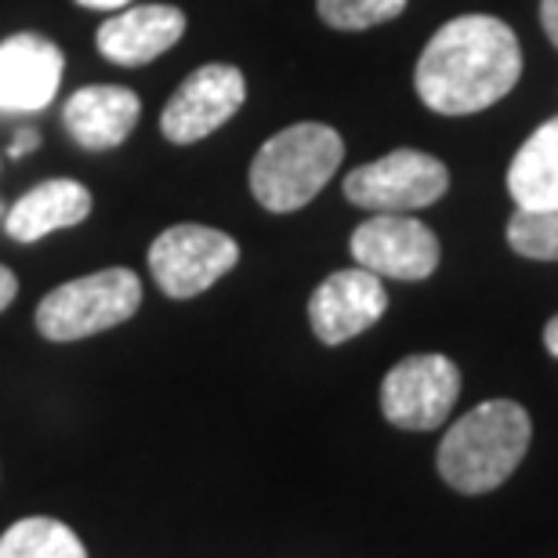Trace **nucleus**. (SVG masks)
<instances>
[{
    "label": "nucleus",
    "mask_w": 558,
    "mask_h": 558,
    "mask_svg": "<svg viewBox=\"0 0 558 558\" xmlns=\"http://www.w3.org/2000/svg\"><path fill=\"white\" fill-rule=\"evenodd\" d=\"M522 76V48L494 15L450 19L417 59V95L432 113L468 117L497 106Z\"/></svg>",
    "instance_id": "1"
},
{
    "label": "nucleus",
    "mask_w": 558,
    "mask_h": 558,
    "mask_svg": "<svg viewBox=\"0 0 558 558\" xmlns=\"http://www.w3.org/2000/svg\"><path fill=\"white\" fill-rule=\"evenodd\" d=\"M533 424L530 414L511 399H489L453 424L439 442L435 464L446 486L457 494L478 497L508 483L530 450Z\"/></svg>",
    "instance_id": "2"
},
{
    "label": "nucleus",
    "mask_w": 558,
    "mask_h": 558,
    "mask_svg": "<svg viewBox=\"0 0 558 558\" xmlns=\"http://www.w3.org/2000/svg\"><path fill=\"white\" fill-rule=\"evenodd\" d=\"M344 160V142L327 124H294L262 145L251 163V193L272 210L290 215L312 204Z\"/></svg>",
    "instance_id": "3"
},
{
    "label": "nucleus",
    "mask_w": 558,
    "mask_h": 558,
    "mask_svg": "<svg viewBox=\"0 0 558 558\" xmlns=\"http://www.w3.org/2000/svg\"><path fill=\"white\" fill-rule=\"evenodd\" d=\"M142 305V279L131 269H102L54 287L37 305V330L48 341H81L128 323Z\"/></svg>",
    "instance_id": "4"
},
{
    "label": "nucleus",
    "mask_w": 558,
    "mask_h": 558,
    "mask_svg": "<svg viewBox=\"0 0 558 558\" xmlns=\"http://www.w3.org/2000/svg\"><path fill=\"white\" fill-rule=\"evenodd\" d=\"M450 189L442 160L421 149H396L374 163H363L344 178V196L374 215H410L435 204Z\"/></svg>",
    "instance_id": "5"
},
{
    "label": "nucleus",
    "mask_w": 558,
    "mask_h": 558,
    "mask_svg": "<svg viewBox=\"0 0 558 558\" xmlns=\"http://www.w3.org/2000/svg\"><path fill=\"white\" fill-rule=\"evenodd\" d=\"M240 243L210 226H171L153 240L149 272L167 298H196L236 269Z\"/></svg>",
    "instance_id": "6"
},
{
    "label": "nucleus",
    "mask_w": 558,
    "mask_h": 558,
    "mask_svg": "<svg viewBox=\"0 0 558 558\" xmlns=\"http://www.w3.org/2000/svg\"><path fill=\"white\" fill-rule=\"evenodd\" d=\"M461 396V371L439 352L407 355L381 381V414L407 432H432L450 417Z\"/></svg>",
    "instance_id": "7"
},
{
    "label": "nucleus",
    "mask_w": 558,
    "mask_h": 558,
    "mask_svg": "<svg viewBox=\"0 0 558 558\" xmlns=\"http://www.w3.org/2000/svg\"><path fill=\"white\" fill-rule=\"evenodd\" d=\"M243 98H247V81L236 65L210 62L189 73L182 87L171 95V102L160 113V131L167 142L193 145L199 138L215 135L221 124H229L240 113Z\"/></svg>",
    "instance_id": "8"
},
{
    "label": "nucleus",
    "mask_w": 558,
    "mask_h": 558,
    "mask_svg": "<svg viewBox=\"0 0 558 558\" xmlns=\"http://www.w3.org/2000/svg\"><path fill=\"white\" fill-rule=\"evenodd\" d=\"M352 258L360 269L388 279H428L439 269V240L410 215H374L352 232Z\"/></svg>",
    "instance_id": "9"
},
{
    "label": "nucleus",
    "mask_w": 558,
    "mask_h": 558,
    "mask_svg": "<svg viewBox=\"0 0 558 558\" xmlns=\"http://www.w3.org/2000/svg\"><path fill=\"white\" fill-rule=\"evenodd\" d=\"M388 308V290L381 276L366 269H341L327 276L308 298L312 333L323 344H344L371 330Z\"/></svg>",
    "instance_id": "10"
},
{
    "label": "nucleus",
    "mask_w": 558,
    "mask_h": 558,
    "mask_svg": "<svg viewBox=\"0 0 558 558\" xmlns=\"http://www.w3.org/2000/svg\"><path fill=\"white\" fill-rule=\"evenodd\" d=\"M62 51L37 33L0 44V113H40L62 84Z\"/></svg>",
    "instance_id": "11"
},
{
    "label": "nucleus",
    "mask_w": 558,
    "mask_h": 558,
    "mask_svg": "<svg viewBox=\"0 0 558 558\" xmlns=\"http://www.w3.org/2000/svg\"><path fill=\"white\" fill-rule=\"evenodd\" d=\"M185 33V11L171 4H138L113 11V19H106L95 33L98 51L117 65H145L160 59L163 51H171Z\"/></svg>",
    "instance_id": "12"
},
{
    "label": "nucleus",
    "mask_w": 558,
    "mask_h": 558,
    "mask_svg": "<svg viewBox=\"0 0 558 558\" xmlns=\"http://www.w3.org/2000/svg\"><path fill=\"white\" fill-rule=\"evenodd\" d=\"M142 117V98L120 84L81 87L62 109V124L84 149H117Z\"/></svg>",
    "instance_id": "13"
},
{
    "label": "nucleus",
    "mask_w": 558,
    "mask_h": 558,
    "mask_svg": "<svg viewBox=\"0 0 558 558\" xmlns=\"http://www.w3.org/2000/svg\"><path fill=\"white\" fill-rule=\"evenodd\" d=\"M87 215H92V193H87V185L73 182V178H51V182H40L22 199H15V207L4 215V229L11 240L37 243L48 232L81 226Z\"/></svg>",
    "instance_id": "14"
},
{
    "label": "nucleus",
    "mask_w": 558,
    "mask_h": 558,
    "mask_svg": "<svg viewBox=\"0 0 558 558\" xmlns=\"http://www.w3.org/2000/svg\"><path fill=\"white\" fill-rule=\"evenodd\" d=\"M508 193L522 210L558 207V117L541 124L508 167Z\"/></svg>",
    "instance_id": "15"
},
{
    "label": "nucleus",
    "mask_w": 558,
    "mask_h": 558,
    "mask_svg": "<svg viewBox=\"0 0 558 558\" xmlns=\"http://www.w3.org/2000/svg\"><path fill=\"white\" fill-rule=\"evenodd\" d=\"M0 558H87L84 541L59 519L33 515L11 522L0 537Z\"/></svg>",
    "instance_id": "16"
},
{
    "label": "nucleus",
    "mask_w": 558,
    "mask_h": 558,
    "mask_svg": "<svg viewBox=\"0 0 558 558\" xmlns=\"http://www.w3.org/2000/svg\"><path fill=\"white\" fill-rule=\"evenodd\" d=\"M511 251L533 262H558V207L548 210H515L508 221Z\"/></svg>",
    "instance_id": "17"
},
{
    "label": "nucleus",
    "mask_w": 558,
    "mask_h": 558,
    "mask_svg": "<svg viewBox=\"0 0 558 558\" xmlns=\"http://www.w3.org/2000/svg\"><path fill=\"white\" fill-rule=\"evenodd\" d=\"M403 8H407V0H316L319 19L344 33L392 22L396 15H403Z\"/></svg>",
    "instance_id": "18"
},
{
    "label": "nucleus",
    "mask_w": 558,
    "mask_h": 558,
    "mask_svg": "<svg viewBox=\"0 0 558 558\" xmlns=\"http://www.w3.org/2000/svg\"><path fill=\"white\" fill-rule=\"evenodd\" d=\"M541 22H544L548 40L558 48V0H541Z\"/></svg>",
    "instance_id": "19"
},
{
    "label": "nucleus",
    "mask_w": 558,
    "mask_h": 558,
    "mask_svg": "<svg viewBox=\"0 0 558 558\" xmlns=\"http://www.w3.org/2000/svg\"><path fill=\"white\" fill-rule=\"evenodd\" d=\"M15 294H19V279H15V272L8 269V265H0V312H4L11 301H15Z\"/></svg>",
    "instance_id": "20"
},
{
    "label": "nucleus",
    "mask_w": 558,
    "mask_h": 558,
    "mask_svg": "<svg viewBox=\"0 0 558 558\" xmlns=\"http://www.w3.org/2000/svg\"><path fill=\"white\" fill-rule=\"evenodd\" d=\"M37 142H40L37 131H19V135L11 138V149H8V156H11V160H19V156H26V153L37 149Z\"/></svg>",
    "instance_id": "21"
},
{
    "label": "nucleus",
    "mask_w": 558,
    "mask_h": 558,
    "mask_svg": "<svg viewBox=\"0 0 558 558\" xmlns=\"http://www.w3.org/2000/svg\"><path fill=\"white\" fill-rule=\"evenodd\" d=\"M81 8H92V11H124L131 8V0H76Z\"/></svg>",
    "instance_id": "22"
},
{
    "label": "nucleus",
    "mask_w": 558,
    "mask_h": 558,
    "mask_svg": "<svg viewBox=\"0 0 558 558\" xmlns=\"http://www.w3.org/2000/svg\"><path fill=\"white\" fill-rule=\"evenodd\" d=\"M544 344H548V352L558 360V316L548 319V327H544Z\"/></svg>",
    "instance_id": "23"
},
{
    "label": "nucleus",
    "mask_w": 558,
    "mask_h": 558,
    "mask_svg": "<svg viewBox=\"0 0 558 558\" xmlns=\"http://www.w3.org/2000/svg\"><path fill=\"white\" fill-rule=\"evenodd\" d=\"M0 218H4V204H0Z\"/></svg>",
    "instance_id": "24"
}]
</instances>
